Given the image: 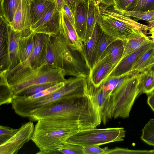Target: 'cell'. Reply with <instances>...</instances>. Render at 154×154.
Returning a JSON list of instances; mask_svg holds the SVG:
<instances>
[{"instance_id":"d590c367","label":"cell","mask_w":154,"mask_h":154,"mask_svg":"<svg viewBox=\"0 0 154 154\" xmlns=\"http://www.w3.org/2000/svg\"><path fill=\"white\" fill-rule=\"evenodd\" d=\"M149 154V150H133L116 147L114 149H108L105 154Z\"/></svg>"},{"instance_id":"bcb514c9","label":"cell","mask_w":154,"mask_h":154,"mask_svg":"<svg viewBox=\"0 0 154 154\" xmlns=\"http://www.w3.org/2000/svg\"><path fill=\"white\" fill-rule=\"evenodd\" d=\"M149 31L150 34L151 35V37L152 39L154 38V28L150 29Z\"/></svg>"},{"instance_id":"8fae6325","label":"cell","mask_w":154,"mask_h":154,"mask_svg":"<svg viewBox=\"0 0 154 154\" xmlns=\"http://www.w3.org/2000/svg\"><path fill=\"white\" fill-rule=\"evenodd\" d=\"M61 11L55 5L40 20L31 27L34 33H40L50 35H56L59 32Z\"/></svg>"},{"instance_id":"ffe728a7","label":"cell","mask_w":154,"mask_h":154,"mask_svg":"<svg viewBox=\"0 0 154 154\" xmlns=\"http://www.w3.org/2000/svg\"><path fill=\"white\" fill-rule=\"evenodd\" d=\"M31 26L43 17L55 5V2L47 0L30 1Z\"/></svg>"},{"instance_id":"7bdbcfd3","label":"cell","mask_w":154,"mask_h":154,"mask_svg":"<svg viewBox=\"0 0 154 154\" xmlns=\"http://www.w3.org/2000/svg\"><path fill=\"white\" fill-rule=\"evenodd\" d=\"M64 3V0H55V6L60 11H62Z\"/></svg>"},{"instance_id":"836d02e7","label":"cell","mask_w":154,"mask_h":154,"mask_svg":"<svg viewBox=\"0 0 154 154\" xmlns=\"http://www.w3.org/2000/svg\"><path fill=\"white\" fill-rule=\"evenodd\" d=\"M140 0H115L112 8L115 10L132 11Z\"/></svg>"},{"instance_id":"7402d4cb","label":"cell","mask_w":154,"mask_h":154,"mask_svg":"<svg viewBox=\"0 0 154 154\" xmlns=\"http://www.w3.org/2000/svg\"><path fill=\"white\" fill-rule=\"evenodd\" d=\"M87 2L88 11L86 33L83 44L85 43L91 36L100 13V7L96 3Z\"/></svg>"},{"instance_id":"6da1fadb","label":"cell","mask_w":154,"mask_h":154,"mask_svg":"<svg viewBox=\"0 0 154 154\" xmlns=\"http://www.w3.org/2000/svg\"><path fill=\"white\" fill-rule=\"evenodd\" d=\"M29 118L36 121L50 119L69 121L82 129L96 128L101 122L99 110L87 91L83 97L40 109Z\"/></svg>"},{"instance_id":"277c9868","label":"cell","mask_w":154,"mask_h":154,"mask_svg":"<svg viewBox=\"0 0 154 154\" xmlns=\"http://www.w3.org/2000/svg\"><path fill=\"white\" fill-rule=\"evenodd\" d=\"M78 125L60 119L39 120L35 125L31 140L39 149L37 154H58L57 150L76 131Z\"/></svg>"},{"instance_id":"7a4b0ae2","label":"cell","mask_w":154,"mask_h":154,"mask_svg":"<svg viewBox=\"0 0 154 154\" xmlns=\"http://www.w3.org/2000/svg\"><path fill=\"white\" fill-rule=\"evenodd\" d=\"M53 68L63 69L66 75L88 77L90 69L81 53L71 49L59 32L50 35L41 61Z\"/></svg>"},{"instance_id":"ac0fdd59","label":"cell","mask_w":154,"mask_h":154,"mask_svg":"<svg viewBox=\"0 0 154 154\" xmlns=\"http://www.w3.org/2000/svg\"><path fill=\"white\" fill-rule=\"evenodd\" d=\"M88 11V2L84 0L78 5L74 15V27L83 42L86 33Z\"/></svg>"},{"instance_id":"74e56055","label":"cell","mask_w":154,"mask_h":154,"mask_svg":"<svg viewBox=\"0 0 154 154\" xmlns=\"http://www.w3.org/2000/svg\"><path fill=\"white\" fill-rule=\"evenodd\" d=\"M98 145H91L83 147L84 154H105L108 147L102 148Z\"/></svg>"},{"instance_id":"44dd1931","label":"cell","mask_w":154,"mask_h":154,"mask_svg":"<svg viewBox=\"0 0 154 154\" xmlns=\"http://www.w3.org/2000/svg\"><path fill=\"white\" fill-rule=\"evenodd\" d=\"M125 43V40L119 39L115 40L107 47L100 58L105 57L111 63L116 65L122 59Z\"/></svg>"},{"instance_id":"9a60e30c","label":"cell","mask_w":154,"mask_h":154,"mask_svg":"<svg viewBox=\"0 0 154 154\" xmlns=\"http://www.w3.org/2000/svg\"><path fill=\"white\" fill-rule=\"evenodd\" d=\"M10 25L17 31L30 29L31 18L30 2L29 0H21Z\"/></svg>"},{"instance_id":"c3c4849f","label":"cell","mask_w":154,"mask_h":154,"mask_svg":"<svg viewBox=\"0 0 154 154\" xmlns=\"http://www.w3.org/2000/svg\"><path fill=\"white\" fill-rule=\"evenodd\" d=\"M29 0V1H31L32 0ZM47 0L50 1H52V2H55V0Z\"/></svg>"},{"instance_id":"d6a6232c","label":"cell","mask_w":154,"mask_h":154,"mask_svg":"<svg viewBox=\"0 0 154 154\" xmlns=\"http://www.w3.org/2000/svg\"><path fill=\"white\" fill-rule=\"evenodd\" d=\"M57 151L63 154H84L83 147L66 142L60 145Z\"/></svg>"},{"instance_id":"5b68a950","label":"cell","mask_w":154,"mask_h":154,"mask_svg":"<svg viewBox=\"0 0 154 154\" xmlns=\"http://www.w3.org/2000/svg\"><path fill=\"white\" fill-rule=\"evenodd\" d=\"M139 73L125 81L106 97L100 112L104 122L113 118L129 117L135 99L139 95Z\"/></svg>"},{"instance_id":"ab89813d","label":"cell","mask_w":154,"mask_h":154,"mask_svg":"<svg viewBox=\"0 0 154 154\" xmlns=\"http://www.w3.org/2000/svg\"><path fill=\"white\" fill-rule=\"evenodd\" d=\"M62 10L64 12L72 24L74 26V16L68 6L64 2L63 4Z\"/></svg>"},{"instance_id":"3957f363","label":"cell","mask_w":154,"mask_h":154,"mask_svg":"<svg viewBox=\"0 0 154 154\" xmlns=\"http://www.w3.org/2000/svg\"><path fill=\"white\" fill-rule=\"evenodd\" d=\"M86 79L85 77H70L62 87L42 97L28 102L13 101L12 108L18 115L29 118L40 109L83 97L86 95Z\"/></svg>"},{"instance_id":"603a6c76","label":"cell","mask_w":154,"mask_h":154,"mask_svg":"<svg viewBox=\"0 0 154 154\" xmlns=\"http://www.w3.org/2000/svg\"><path fill=\"white\" fill-rule=\"evenodd\" d=\"M139 95L149 94L154 90V70L148 69L139 74Z\"/></svg>"},{"instance_id":"681fc988","label":"cell","mask_w":154,"mask_h":154,"mask_svg":"<svg viewBox=\"0 0 154 154\" xmlns=\"http://www.w3.org/2000/svg\"><path fill=\"white\" fill-rule=\"evenodd\" d=\"M151 93L154 94V90Z\"/></svg>"},{"instance_id":"2e32d148","label":"cell","mask_w":154,"mask_h":154,"mask_svg":"<svg viewBox=\"0 0 154 154\" xmlns=\"http://www.w3.org/2000/svg\"><path fill=\"white\" fill-rule=\"evenodd\" d=\"M116 66L106 57L101 58L90 70L88 78L94 86L98 87L106 79Z\"/></svg>"},{"instance_id":"4fadbf2b","label":"cell","mask_w":154,"mask_h":154,"mask_svg":"<svg viewBox=\"0 0 154 154\" xmlns=\"http://www.w3.org/2000/svg\"><path fill=\"white\" fill-rule=\"evenodd\" d=\"M153 46L154 41L151 39L138 49L122 58L114 67L105 81L110 79L120 77L132 70L133 66L140 57Z\"/></svg>"},{"instance_id":"60d3db41","label":"cell","mask_w":154,"mask_h":154,"mask_svg":"<svg viewBox=\"0 0 154 154\" xmlns=\"http://www.w3.org/2000/svg\"><path fill=\"white\" fill-rule=\"evenodd\" d=\"M115 0H97V4L100 8L106 9L112 6Z\"/></svg>"},{"instance_id":"816d5d0a","label":"cell","mask_w":154,"mask_h":154,"mask_svg":"<svg viewBox=\"0 0 154 154\" xmlns=\"http://www.w3.org/2000/svg\"><path fill=\"white\" fill-rule=\"evenodd\" d=\"M152 40H153L154 41V38L152 39Z\"/></svg>"},{"instance_id":"f6af8a7d","label":"cell","mask_w":154,"mask_h":154,"mask_svg":"<svg viewBox=\"0 0 154 154\" xmlns=\"http://www.w3.org/2000/svg\"><path fill=\"white\" fill-rule=\"evenodd\" d=\"M148 25L147 26L149 28V30L154 28V19L148 22H147Z\"/></svg>"},{"instance_id":"4dcf8cb0","label":"cell","mask_w":154,"mask_h":154,"mask_svg":"<svg viewBox=\"0 0 154 154\" xmlns=\"http://www.w3.org/2000/svg\"><path fill=\"white\" fill-rule=\"evenodd\" d=\"M140 138L147 144L154 146V118L150 119L145 125Z\"/></svg>"},{"instance_id":"ee69618b","label":"cell","mask_w":154,"mask_h":154,"mask_svg":"<svg viewBox=\"0 0 154 154\" xmlns=\"http://www.w3.org/2000/svg\"><path fill=\"white\" fill-rule=\"evenodd\" d=\"M152 69L154 70V47L153 52L152 56L151 59L147 69Z\"/></svg>"},{"instance_id":"f546056e","label":"cell","mask_w":154,"mask_h":154,"mask_svg":"<svg viewBox=\"0 0 154 154\" xmlns=\"http://www.w3.org/2000/svg\"><path fill=\"white\" fill-rule=\"evenodd\" d=\"M154 47V46L149 48L140 57L133 66L132 70H137L140 72L147 69L153 52Z\"/></svg>"},{"instance_id":"f1b7e54d","label":"cell","mask_w":154,"mask_h":154,"mask_svg":"<svg viewBox=\"0 0 154 154\" xmlns=\"http://www.w3.org/2000/svg\"><path fill=\"white\" fill-rule=\"evenodd\" d=\"M114 10L119 14L125 16L135 17L139 19L146 21L147 22L154 19V10L147 11H137Z\"/></svg>"},{"instance_id":"52a82bcc","label":"cell","mask_w":154,"mask_h":154,"mask_svg":"<svg viewBox=\"0 0 154 154\" xmlns=\"http://www.w3.org/2000/svg\"><path fill=\"white\" fill-rule=\"evenodd\" d=\"M98 22L103 31L116 39L127 40L146 35L149 28L129 17L119 14L112 8H100Z\"/></svg>"},{"instance_id":"4316f807","label":"cell","mask_w":154,"mask_h":154,"mask_svg":"<svg viewBox=\"0 0 154 154\" xmlns=\"http://www.w3.org/2000/svg\"><path fill=\"white\" fill-rule=\"evenodd\" d=\"M65 84V82L58 83L54 85L32 95L27 97L14 96L13 101L28 102L42 97L58 90Z\"/></svg>"},{"instance_id":"b9f144b4","label":"cell","mask_w":154,"mask_h":154,"mask_svg":"<svg viewBox=\"0 0 154 154\" xmlns=\"http://www.w3.org/2000/svg\"><path fill=\"white\" fill-rule=\"evenodd\" d=\"M149 95L147 102L148 104L154 112V94L150 93Z\"/></svg>"},{"instance_id":"7c38bea8","label":"cell","mask_w":154,"mask_h":154,"mask_svg":"<svg viewBox=\"0 0 154 154\" xmlns=\"http://www.w3.org/2000/svg\"><path fill=\"white\" fill-rule=\"evenodd\" d=\"M35 45L30 55L25 60L19 63L7 72L6 73L7 76L26 66L35 68L41 66L42 59L50 35L43 33H35Z\"/></svg>"},{"instance_id":"83f0119b","label":"cell","mask_w":154,"mask_h":154,"mask_svg":"<svg viewBox=\"0 0 154 154\" xmlns=\"http://www.w3.org/2000/svg\"><path fill=\"white\" fill-rule=\"evenodd\" d=\"M116 40V39L108 35L102 31L97 42L95 63L100 59L109 45Z\"/></svg>"},{"instance_id":"f35d334b","label":"cell","mask_w":154,"mask_h":154,"mask_svg":"<svg viewBox=\"0 0 154 154\" xmlns=\"http://www.w3.org/2000/svg\"><path fill=\"white\" fill-rule=\"evenodd\" d=\"M84 0H64V2L68 6L74 16L79 4Z\"/></svg>"},{"instance_id":"e0dca14e","label":"cell","mask_w":154,"mask_h":154,"mask_svg":"<svg viewBox=\"0 0 154 154\" xmlns=\"http://www.w3.org/2000/svg\"><path fill=\"white\" fill-rule=\"evenodd\" d=\"M102 31L97 21L91 36L85 43L83 44L82 50L81 54L90 70L96 62L97 42Z\"/></svg>"},{"instance_id":"e575fe53","label":"cell","mask_w":154,"mask_h":154,"mask_svg":"<svg viewBox=\"0 0 154 154\" xmlns=\"http://www.w3.org/2000/svg\"><path fill=\"white\" fill-rule=\"evenodd\" d=\"M18 129H16L8 126L1 125L0 126V145L10 139L17 132Z\"/></svg>"},{"instance_id":"f907efd6","label":"cell","mask_w":154,"mask_h":154,"mask_svg":"<svg viewBox=\"0 0 154 154\" xmlns=\"http://www.w3.org/2000/svg\"><path fill=\"white\" fill-rule=\"evenodd\" d=\"M0 2L2 1V0H0Z\"/></svg>"},{"instance_id":"9c48e42d","label":"cell","mask_w":154,"mask_h":154,"mask_svg":"<svg viewBox=\"0 0 154 154\" xmlns=\"http://www.w3.org/2000/svg\"><path fill=\"white\" fill-rule=\"evenodd\" d=\"M125 131L122 127L98 129L95 128L76 131L65 142L83 147L91 145L100 146L109 143L123 141Z\"/></svg>"},{"instance_id":"8d00e7d4","label":"cell","mask_w":154,"mask_h":154,"mask_svg":"<svg viewBox=\"0 0 154 154\" xmlns=\"http://www.w3.org/2000/svg\"><path fill=\"white\" fill-rule=\"evenodd\" d=\"M154 10V0H140L132 11H147Z\"/></svg>"},{"instance_id":"cb8c5ba5","label":"cell","mask_w":154,"mask_h":154,"mask_svg":"<svg viewBox=\"0 0 154 154\" xmlns=\"http://www.w3.org/2000/svg\"><path fill=\"white\" fill-rule=\"evenodd\" d=\"M6 71H0V105L11 103L13 99L12 88L9 83Z\"/></svg>"},{"instance_id":"d4e9b609","label":"cell","mask_w":154,"mask_h":154,"mask_svg":"<svg viewBox=\"0 0 154 154\" xmlns=\"http://www.w3.org/2000/svg\"><path fill=\"white\" fill-rule=\"evenodd\" d=\"M151 40L146 35L143 34L140 36L125 40L124 50L121 59L138 49Z\"/></svg>"},{"instance_id":"d6986e66","label":"cell","mask_w":154,"mask_h":154,"mask_svg":"<svg viewBox=\"0 0 154 154\" xmlns=\"http://www.w3.org/2000/svg\"><path fill=\"white\" fill-rule=\"evenodd\" d=\"M35 45V33L30 29L26 30L19 42L18 57L19 63L24 61L29 57L33 51Z\"/></svg>"},{"instance_id":"30bf717a","label":"cell","mask_w":154,"mask_h":154,"mask_svg":"<svg viewBox=\"0 0 154 154\" xmlns=\"http://www.w3.org/2000/svg\"><path fill=\"white\" fill-rule=\"evenodd\" d=\"M35 126L31 120L22 125L10 139L0 145V154H16L32 135Z\"/></svg>"},{"instance_id":"ba28073f","label":"cell","mask_w":154,"mask_h":154,"mask_svg":"<svg viewBox=\"0 0 154 154\" xmlns=\"http://www.w3.org/2000/svg\"><path fill=\"white\" fill-rule=\"evenodd\" d=\"M0 71L6 72L20 63L18 57L20 39L25 30L15 31L4 18L0 19Z\"/></svg>"},{"instance_id":"1f68e13d","label":"cell","mask_w":154,"mask_h":154,"mask_svg":"<svg viewBox=\"0 0 154 154\" xmlns=\"http://www.w3.org/2000/svg\"><path fill=\"white\" fill-rule=\"evenodd\" d=\"M57 84L51 83L34 85L24 90L14 96L22 97H29L48 89Z\"/></svg>"},{"instance_id":"5bb4252c","label":"cell","mask_w":154,"mask_h":154,"mask_svg":"<svg viewBox=\"0 0 154 154\" xmlns=\"http://www.w3.org/2000/svg\"><path fill=\"white\" fill-rule=\"evenodd\" d=\"M59 32L63 36L71 49L81 53L82 50L83 42L79 37L74 26L62 10Z\"/></svg>"},{"instance_id":"484cf974","label":"cell","mask_w":154,"mask_h":154,"mask_svg":"<svg viewBox=\"0 0 154 154\" xmlns=\"http://www.w3.org/2000/svg\"><path fill=\"white\" fill-rule=\"evenodd\" d=\"M21 0H2L0 2V15L4 16L10 24Z\"/></svg>"},{"instance_id":"7dc6e473","label":"cell","mask_w":154,"mask_h":154,"mask_svg":"<svg viewBox=\"0 0 154 154\" xmlns=\"http://www.w3.org/2000/svg\"><path fill=\"white\" fill-rule=\"evenodd\" d=\"M154 154V149L153 150H149V154Z\"/></svg>"},{"instance_id":"8992f818","label":"cell","mask_w":154,"mask_h":154,"mask_svg":"<svg viewBox=\"0 0 154 154\" xmlns=\"http://www.w3.org/2000/svg\"><path fill=\"white\" fill-rule=\"evenodd\" d=\"M66 72L63 69L53 68L44 64L35 68L26 66L7 76L14 96L31 86L47 83L65 82Z\"/></svg>"}]
</instances>
